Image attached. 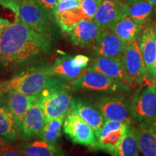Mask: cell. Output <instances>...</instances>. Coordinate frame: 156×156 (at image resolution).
<instances>
[{
	"instance_id": "20",
	"label": "cell",
	"mask_w": 156,
	"mask_h": 156,
	"mask_svg": "<svg viewBox=\"0 0 156 156\" xmlns=\"http://www.w3.org/2000/svg\"><path fill=\"white\" fill-rule=\"evenodd\" d=\"M15 149L27 156H67L63 150L56 144L44 140L20 142Z\"/></svg>"
},
{
	"instance_id": "38",
	"label": "cell",
	"mask_w": 156,
	"mask_h": 156,
	"mask_svg": "<svg viewBox=\"0 0 156 156\" xmlns=\"http://www.w3.org/2000/svg\"><path fill=\"white\" fill-rule=\"evenodd\" d=\"M154 33H155V43H156V23L154 26Z\"/></svg>"
},
{
	"instance_id": "9",
	"label": "cell",
	"mask_w": 156,
	"mask_h": 156,
	"mask_svg": "<svg viewBox=\"0 0 156 156\" xmlns=\"http://www.w3.org/2000/svg\"><path fill=\"white\" fill-rule=\"evenodd\" d=\"M122 61L126 74L136 86L151 85L137 41L126 44Z\"/></svg>"
},
{
	"instance_id": "11",
	"label": "cell",
	"mask_w": 156,
	"mask_h": 156,
	"mask_svg": "<svg viewBox=\"0 0 156 156\" xmlns=\"http://www.w3.org/2000/svg\"><path fill=\"white\" fill-rule=\"evenodd\" d=\"M150 84H156V43L154 27L147 25L138 38Z\"/></svg>"
},
{
	"instance_id": "39",
	"label": "cell",
	"mask_w": 156,
	"mask_h": 156,
	"mask_svg": "<svg viewBox=\"0 0 156 156\" xmlns=\"http://www.w3.org/2000/svg\"><path fill=\"white\" fill-rule=\"evenodd\" d=\"M58 2H66V1H69V0H58Z\"/></svg>"
},
{
	"instance_id": "13",
	"label": "cell",
	"mask_w": 156,
	"mask_h": 156,
	"mask_svg": "<svg viewBox=\"0 0 156 156\" xmlns=\"http://www.w3.org/2000/svg\"><path fill=\"white\" fill-rule=\"evenodd\" d=\"M46 123L44 112L36 101L31 105L21 122L19 127L20 137L23 140L38 138Z\"/></svg>"
},
{
	"instance_id": "28",
	"label": "cell",
	"mask_w": 156,
	"mask_h": 156,
	"mask_svg": "<svg viewBox=\"0 0 156 156\" xmlns=\"http://www.w3.org/2000/svg\"><path fill=\"white\" fill-rule=\"evenodd\" d=\"M64 119L65 116L58 117L46 122L41 133L38 137V139L50 143L56 144L61 137L62 126L64 124Z\"/></svg>"
},
{
	"instance_id": "36",
	"label": "cell",
	"mask_w": 156,
	"mask_h": 156,
	"mask_svg": "<svg viewBox=\"0 0 156 156\" xmlns=\"http://www.w3.org/2000/svg\"><path fill=\"white\" fill-rule=\"evenodd\" d=\"M149 1L151 2L152 4H153L154 7H155V8L156 9V0H149Z\"/></svg>"
},
{
	"instance_id": "32",
	"label": "cell",
	"mask_w": 156,
	"mask_h": 156,
	"mask_svg": "<svg viewBox=\"0 0 156 156\" xmlns=\"http://www.w3.org/2000/svg\"><path fill=\"white\" fill-rule=\"evenodd\" d=\"M81 2L82 0H69V1L58 2L56 14L58 12L70 10V9L80 8L81 7Z\"/></svg>"
},
{
	"instance_id": "17",
	"label": "cell",
	"mask_w": 156,
	"mask_h": 156,
	"mask_svg": "<svg viewBox=\"0 0 156 156\" xmlns=\"http://www.w3.org/2000/svg\"><path fill=\"white\" fill-rule=\"evenodd\" d=\"M2 98L14 116L19 128L31 105L37 101V95H26L17 91L9 90L6 92Z\"/></svg>"
},
{
	"instance_id": "10",
	"label": "cell",
	"mask_w": 156,
	"mask_h": 156,
	"mask_svg": "<svg viewBox=\"0 0 156 156\" xmlns=\"http://www.w3.org/2000/svg\"><path fill=\"white\" fill-rule=\"evenodd\" d=\"M87 70L97 72L122 82L132 89L137 87L126 74L122 59L95 56L90 60Z\"/></svg>"
},
{
	"instance_id": "18",
	"label": "cell",
	"mask_w": 156,
	"mask_h": 156,
	"mask_svg": "<svg viewBox=\"0 0 156 156\" xmlns=\"http://www.w3.org/2000/svg\"><path fill=\"white\" fill-rule=\"evenodd\" d=\"M87 71L76 63L75 56L66 55L58 57L51 65V77H57L72 83Z\"/></svg>"
},
{
	"instance_id": "25",
	"label": "cell",
	"mask_w": 156,
	"mask_h": 156,
	"mask_svg": "<svg viewBox=\"0 0 156 156\" xmlns=\"http://www.w3.org/2000/svg\"><path fill=\"white\" fill-rule=\"evenodd\" d=\"M84 20H87L81 7L58 12L56 15V22L64 33H69Z\"/></svg>"
},
{
	"instance_id": "19",
	"label": "cell",
	"mask_w": 156,
	"mask_h": 156,
	"mask_svg": "<svg viewBox=\"0 0 156 156\" xmlns=\"http://www.w3.org/2000/svg\"><path fill=\"white\" fill-rule=\"evenodd\" d=\"M20 137L19 128L3 98H0V138L7 145H12Z\"/></svg>"
},
{
	"instance_id": "26",
	"label": "cell",
	"mask_w": 156,
	"mask_h": 156,
	"mask_svg": "<svg viewBox=\"0 0 156 156\" xmlns=\"http://www.w3.org/2000/svg\"><path fill=\"white\" fill-rule=\"evenodd\" d=\"M128 126L129 124L116 131L112 132L105 137L97 139L96 143L91 151H101L110 154L114 153L118 145H119L120 142L122 141V138L125 135Z\"/></svg>"
},
{
	"instance_id": "7",
	"label": "cell",
	"mask_w": 156,
	"mask_h": 156,
	"mask_svg": "<svg viewBox=\"0 0 156 156\" xmlns=\"http://www.w3.org/2000/svg\"><path fill=\"white\" fill-rule=\"evenodd\" d=\"M20 19L38 34L51 40L55 34L54 20L35 0H21Z\"/></svg>"
},
{
	"instance_id": "1",
	"label": "cell",
	"mask_w": 156,
	"mask_h": 156,
	"mask_svg": "<svg viewBox=\"0 0 156 156\" xmlns=\"http://www.w3.org/2000/svg\"><path fill=\"white\" fill-rule=\"evenodd\" d=\"M51 40L18 18L0 35V67L23 63L49 52Z\"/></svg>"
},
{
	"instance_id": "24",
	"label": "cell",
	"mask_w": 156,
	"mask_h": 156,
	"mask_svg": "<svg viewBox=\"0 0 156 156\" xmlns=\"http://www.w3.org/2000/svg\"><path fill=\"white\" fill-rule=\"evenodd\" d=\"M21 0H0V35L20 18Z\"/></svg>"
},
{
	"instance_id": "15",
	"label": "cell",
	"mask_w": 156,
	"mask_h": 156,
	"mask_svg": "<svg viewBox=\"0 0 156 156\" xmlns=\"http://www.w3.org/2000/svg\"><path fill=\"white\" fill-rule=\"evenodd\" d=\"M104 28L93 20H84L69 33V37L74 45L80 47L94 46L95 41Z\"/></svg>"
},
{
	"instance_id": "5",
	"label": "cell",
	"mask_w": 156,
	"mask_h": 156,
	"mask_svg": "<svg viewBox=\"0 0 156 156\" xmlns=\"http://www.w3.org/2000/svg\"><path fill=\"white\" fill-rule=\"evenodd\" d=\"M134 123L156 127V84L138 89L131 98Z\"/></svg>"
},
{
	"instance_id": "2",
	"label": "cell",
	"mask_w": 156,
	"mask_h": 156,
	"mask_svg": "<svg viewBox=\"0 0 156 156\" xmlns=\"http://www.w3.org/2000/svg\"><path fill=\"white\" fill-rule=\"evenodd\" d=\"M69 82L57 77H51L37 95V102L44 112L46 122L66 116L71 108L73 95Z\"/></svg>"
},
{
	"instance_id": "4",
	"label": "cell",
	"mask_w": 156,
	"mask_h": 156,
	"mask_svg": "<svg viewBox=\"0 0 156 156\" xmlns=\"http://www.w3.org/2000/svg\"><path fill=\"white\" fill-rule=\"evenodd\" d=\"M69 84L73 90L77 92L95 91L105 93H127L132 90L122 82L91 70H87Z\"/></svg>"
},
{
	"instance_id": "33",
	"label": "cell",
	"mask_w": 156,
	"mask_h": 156,
	"mask_svg": "<svg viewBox=\"0 0 156 156\" xmlns=\"http://www.w3.org/2000/svg\"><path fill=\"white\" fill-rule=\"evenodd\" d=\"M0 156H27L25 154H23L15 149V147L13 146H10L7 150L4 151L2 153L0 154Z\"/></svg>"
},
{
	"instance_id": "35",
	"label": "cell",
	"mask_w": 156,
	"mask_h": 156,
	"mask_svg": "<svg viewBox=\"0 0 156 156\" xmlns=\"http://www.w3.org/2000/svg\"><path fill=\"white\" fill-rule=\"evenodd\" d=\"M120 1L123 2L128 4V5H130L132 3H134L136 2H140V1H142V0H120Z\"/></svg>"
},
{
	"instance_id": "34",
	"label": "cell",
	"mask_w": 156,
	"mask_h": 156,
	"mask_svg": "<svg viewBox=\"0 0 156 156\" xmlns=\"http://www.w3.org/2000/svg\"><path fill=\"white\" fill-rule=\"evenodd\" d=\"M10 146L11 145H7V144L6 143V142H4L3 140H2L1 138H0V154L2 153L4 151L7 150V148H9V147H10Z\"/></svg>"
},
{
	"instance_id": "29",
	"label": "cell",
	"mask_w": 156,
	"mask_h": 156,
	"mask_svg": "<svg viewBox=\"0 0 156 156\" xmlns=\"http://www.w3.org/2000/svg\"><path fill=\"white\" fill-rule=\"evenodd\" d=\"M102 2L103 0H82L81 9L87 20L94 19L95 13Z\"/></svg>"
},
{
	"instance_id": "14",
	"label": "cell",
	"mask_w": 156,
	"mask_h": 156,
	"mask_svg": "<svg viewBox=\"0 0 156 156\" xmlns=\"http://www.w3.org/2000/svg\"><path fill=\"white\" fill-rule=\"evenodd\" d=\"M126 44L112 30L104 28L93 46L95 56L122 59Z\"/></svg>"
},
{
	"instance_id": "21",
	"label": "cell",
	"mask_w": 156,
	"mask_h": 156,
	"mask_svg": "<svg viewBox=\"0 0 156 156\" xmlns=\"http://www.w3.org/2000/svg\"><path fill=\"white\" fill-rule=\"evenodd\" d=\"M143 28L144 26L139 25L129 16H127L120 20L110 30L126 44L137 41Z\"/></svg>"
},
{
	"instance_id": "40",
	"label": "cell",
	"mask_w": 156,
	"mask_h": 156,
	"mask_svg": "<svg viewBox=\"0 0 156 156\" xmlns=\"http://www.w3.org/2000/svg\"><path fill=\"white\" fill-rule=\"evenodd\" d=\"M106 1H115V0H103V2H106Z\"/></svg>"
},
{
	"instance_id": "22",
	"label": "cell",
	"mask_w": 156,
	"mask_h": 156,
	"mask_svg": "<svg viewBox=\"0 0 156 156\" xmlns=\"http://www.w3.org/2000/svg\"><path fill=\"white\" fill-rule=\"evenodd\" d=\"M137 126L134 124H129L127 131L119 145L112 154L113 156H139Z\"/></svg>"
},
{
	"instance_id": "23",
	"label": "cell",
	"mask_w": 156,
	"mask_h": 156,
	"mask_svg": "<svg viewBox=\"0 0 156 156\" xmlns=\"http://www.w3.org/2000/svg\"><path fill=\"white\" fill-rule=\"evenodd\" d=\"M138 143L143 156H156V127L138 124Z\"/></svg>"
},
{
	"instance_id": "31",
	"label": "cell",
	"mask_w": 156,
	"mask_h": 156,
	"mask_svg": "<svg viewBox=\"0 0 156 156\" xmlns=\"http://www.w3.org/2000/svg\"><path fill=\"white\" fill-rule=\"evenodd\" d=\"M126 124L124 123L118 122V121H114V120H106L104 124H103V127L101 128V130L99 134V136H98L97 139H101V138H103L112 132L116 131V130L119 129L124 127Z\"/></svg>"
},
{
	"instance_id": "16",
	"label": "cell",
	"mask_w": 156,
	"mask_h": 156,
	"mask_svg": "<svg viewBox=\"0 0 156 156\" xmlns=\"http://www.w3.org/2000/svg\"><path fill=\"white\" fill-rule=\"evenodd\" d=\"M70 111L75 112L94 130L98 137L106 119L96 106L79 97H73Z\"/></svg>"
},
{
	"instance_id": "37",
	"label": "cell",
	"mask_w": 156,
	"mask_h": 156,
	"mask_svg": "<svg viewBox=\"0 0 156 156\" xmlns=\"http://www.w3.org/2000/svg\"><path fill=\"white\" fill-rule=\"evenodd\" d=\"M3 95H4V93H3L2 90V88H1V86H0V98L3 96Z\"/></svg>"
},
{
	"instance_id": "12",
	"label": "cell",
	"mask_w": 156,
	"mask_h": 156,
	"mask_svg": "<svg viewBox=\"0 0 156 156\" xmlns=\"http://www.w3.org/2000/svg\"><path fill=\"white\" fill-rule=\"evenodd\" d=\"M129 16V5L120 0L103 2L93 20L104 28L112 29L117 22Z\"/></svg>"
},
{
	"instance_id": "8",
	"label": "cell",
	"mask_w": 156,
	"mask_h": 156,
	"mask_svg": "<svg viewBox=\"0 0 156 156\" xmlns=\"http://www.w3.org/2000/svg\"><path fill=\"white\" fill-rule=\"evenodd\" d=\"M63 130L70 141L87 147L91 150L97 141V136L90 126L73 111H69L64 119Z\"/></svg>"
},
{
	"instance_id": "30",
	"label": "cell",
	"mask_w": 156,
	"mask_h": 156,
	"mask_svg": "<svg viewBox=\"0 0 156 156\" xmlns=\"http://www.w3.org/2000/svg\"><path fill=\"white\" fill-rule=\"evenodd\" d=\"M37 4L43 9L50 18L56 22V15L57 12L58 0H35Z\"/></svg>"
},
{
	"instance_id": "3",
	"label": "cell",
	"mask_w": 156,
	"mask_h": 156,
	"mask_svg": "<svg viewBox=\"0 0 156 156\" xmlns=\"http://www.w3.org/2000/svg\"><path fill=\"white\" fill-rule=\"evenodd\" d=\"M51 77V65L41 64L32 66L15 74L7 80L0 82L4 94L15 90L26 95H37L48 78Z\"/></svg>"
},
{
	"instance_id": "6",
	"label": "cell",
	"mask_w": 156,
	"mask_h": 156,
	"mask_svg": "<svg viewBox=\"0 0 156 156\" xmlns=\"http://www.w3.org/2000/svg\"><path fill=\"white\" fill-rule=\"evenodd\" d=\"M125 93H108L95 101V106L106 120L118 121L126 124H134L131 113V98Z\"/></svg>"
},
{
	"instance_id": "27",
	"label": "cell",
	"mask_w": 156,
	"mask_h": 156,
	"mask_svg": "<svg viewBox=\"0 0 156 156\" xmlns=\"http://www.w3.org/2000/svg\"><path fill=\"white\" fill-rule=\"evenodd\" d=\"M155 8L149 0H142L129 5V16L136 23L144 26Z\"/></svg>"
}]
</instances>
